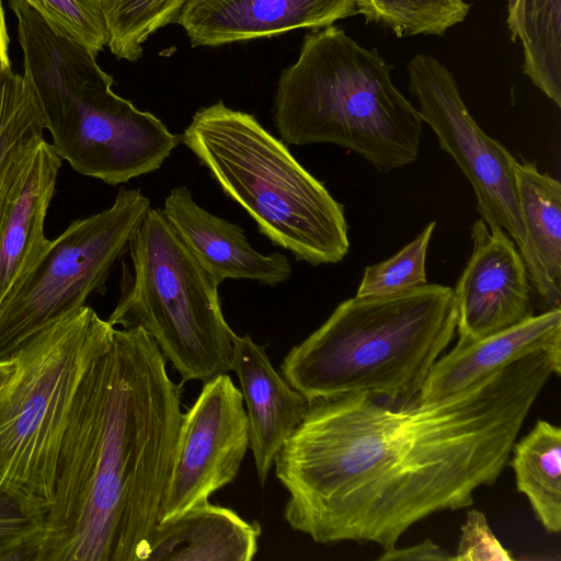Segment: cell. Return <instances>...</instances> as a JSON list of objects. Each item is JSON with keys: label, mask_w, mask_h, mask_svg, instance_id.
I'll list each match as a JSON object with an SVG mask.
<instances>
[{"label": "cell", "mask_w": 561, "mask_h": 561, "mask_svg": "<svg viewBox=\"0 0 561 561\" xmlns=\"http://www.w3.org/2000/svg\"><path fill=\"white\" fill-rule=\"evenodd\" d=\"M561 353L539 351L430 403L319 399L277 455L288 525L318 543L396 547L414 524L469 507L506 467Z\"/></svg>", "instance_id": "obj_1"}, {"label": "cell", "mask_w": 561, "mask_h": 561, "mask_svg": "<svg viewBox=\"0 0 561 561\" xmlns=\"http://www.w3.org/2000/svg\"><path fill=\"white\" fill-rule=\"evenodd\" d=\"M141 329H114L76 392L35 561H146L183 413Z\"/></svg>", "instance_id": "obj_2"}, {"label": "cell", "mask_w": 561, "mask_h": 561, "mask_svg": "<svg viewBox=\"0 0 561 561\" xmlns=\"http://www.w3.org/2000/svg\"><path fill=\"white\" fill-rule=\"evenodd\" d=\"M8 2L18 20L23 77L61 160L110 185L158 170L181 135L115 94L113 78L89 48L48 24L23 0Z\"/></svg>", "instance_id": "obj_3"}, {"label": "cell", "mask_w": 561, "mask_h": 561, "mask_svg": "<svg viewBox=\"0 0 561 561\" xmlns=\"http://www.w3.org/2000/svg\"><path fill=\"white\" fill-rule=\"evenodd\" d=\"M456 328L448 286L426 283L397 295L355 296L288 352L280 373L310 402L354 393L410 400Z\"/></svg>", "instance_id": "obj_4"}, {"label": "cell", "mask_w": 561, "mask_h": 561, "mask_svg": "<svg viewBox=\"0 0 561 561\" xmlns=\"http://www.w3.org/2000/svg\"><path fill=\"white\" fill-rule=\"evenodd\" d=\"M375 50L332 25L313 30L278 78L273 117L289 145L332 144L381 172L419 156L423 121Z\"/></svg>", "instance_id": "obj_5"}, {"label": "cell", "mask_w": 561, "mask_h": 561, "mask_svg": "<svg viewBox=\"0 0 561 561\" xmlns=\"http://www.w3.org/2000/svg\"><path fill=\"white\" fill-rule=\"evenodd\" d=\"M181 142L273 244L313 266L345 257L344 206L252 114L222 101L201 107Z\"/></svg>", "instance_id": "obj_6"}, {"label": "cell", "mask_w": 561, "mask_h": 561, "mask_svg": "<svg viewBox=\"0 0 561 561\" xmlns=\"http://www.w3.org/2000/svg\"><path fill=\"white\" fill-rule=\"evenodd\" d=\"M114 327L83 306L39 331L15 352L16 367L0 392V484L47 512L57 462L78 387L110 345Z\"/></svg>", "instance_id": "obj_7"}, {"label": "cell", "mask_w": 561, "mask_h": 561, "mask_svg": "<svg viewBox=\"0 0 561 561\" xmlns=\"http://www.w3.org/2000/svg\"><path fill=\"white\" fill-rule=\"evenodd\" d=\"M127 252L121 297L107 321L146 332L182 383L205 382L231 370L236 333L225 320L218 285L160 209L149 208Z\"/></svg>", "instance_id": "obj_8"}, {"label": "cell", "mask_w": 561, "mask_h": 561, "mask_svg": "<svg viewBox=\"0 0 561 561\" xmlns=\"http://www.w3.org/2000/svg\"><path fill=\"white\" fill-rule=\"evenodd\" d=\"M150 201L140 188H119L104 210L72 221L0 304V358L103 294L114 263L127 253Z\"/></svg>", "instance_id": "obj_9"}, {"label": "cell", "mask_w": 561, "mask_h": 561, "mask_svg": "<svg viewBox=\"0 0 561 561\" xmlns=\"http://www.w3.org/2000/svg\"><path fill=\"white\" fill-rule=\"evenodd\" d=\"M408 73L409 91L417 101L423 123L469 181L481 219L489 227H501L513 239L538 295L549 308L560 307V285L549 277L527 238L517 195V160L472 118L456 79L440 61L417 54L410 60Z\"/></svg>", "instance_id": "obj_10"}, {"label": "cell", "mask_w": 561, "mask_h": 561, "mask_svg": "<svg viewBox=\"0 0 561 561\" xmlns=\"http://www.w3.org/2000/svg\"><path fill=\"white\" fill-rule=\"evenodd\" d=\"M241 390L229 375L204 382L183 413L160 522L171 519L232 482L249 448Z\"/></svg>", "instance_id": "obj_11"}, {"label": "cell", "mask_w": 561, "mask_h": 561, "mask_svg": "<svg viewBox=\"0 0 561 561\" xmlns=\"http://www.w3.org/2000/svg\"><path fill=\"white\" fill-rule=\"evenodd\" d=\"M472 251L456 284L457 344H466L513 327L531 316L529 275L511 237L477 219Z\"/></svg>", "instance_id": "obj_12"}, {"label": "cell", "mask_w": 561, "mask_h": 561, "mask_svg": "<svg viewBox=\"0 0 561 561\" xmlns=\"http://www.w3.org/2000/svg\"><path fill=\"white\" fill-rule=\"evenodd\" d=\"M357 14L356 0H187L176 23L193 47L318 30Z\"/></svg>", "instance_id": "obj_13"}, {"label": "cell", "mask_w": 561, "mask_h": 561, "mask_svg": "<svg viewBox=\"0 0 561 561\" xmlns=\"http://www.w3.org/2000/svg\"><path fill=\"white\" fill-rule=\"evenodd\" d=\"M61 158L42 139L0 187V304L49 243L44 224Z\"/></svg>", "instance_id": "obj_14"}, {"label": "cell", "mask_w": 561, "mask_h": 561, "mask_svg": "<svg viewBox=\"0 0 561 561\" xmlns=\"http://www.w3.org/2000/svg\"><path fill=\"white\" fill-rule=\"evenodd\" d=\"M160 210L218 286L229 278L277 286L290 277L293 268L286 255L260 253L240 226L201 207L185 185L172 188Z\"/></svg>", "instance_id": "obj_15"}, {"label": "cell", "mask_w": 561, "mask_h": 561, "mask_svg": "<svg viewBox=\"0 0 561 561\" xmlns=\"http://www.w3.org/2000/svg\"><path fill=\"white\" fill-rule=\"evenodd\" d=\"M231 369L240 382L252 450L261 485L275 459L305 419L310 401L272 365L265 345L248 334L233 339Z\"/></svg>", "instance_id": "obj_16"}, {"label": "cell", "mask_w": 561, "mask_h": 561, "mask_svg": "<svg viewBox=\"0 0 561 561\" xmlns=\"http://www.w3.org/2000/svg\"><path fill=\"white\" fill-rule=\"evenodd\" d=\"M539 351L561 353L560 307L549 308L477 341L456 344L434 363L412 402L445 399Z\"/></svg>", "instance_id": "obj_17"}, {"label": "cell", "mask_w": 561, "mask_h": 561, "mask_svg": "<svg viewBox=\"0 0 561 561\" xmlns=\"http://www.w3.org/2000/svg\"><path fill=\"white\" fill-rule=\"evenodd\" d=\"M260 536L259 522L205 501L158 524L146 561H250Z\"/></svg>", "instance_id": "obj_18"}, {"label": "cell", "mask_w": 561, "mask_h": 561, "mask_svg": "<svg viewBox=\"0 0 561 561\" xmlns=\"http://www.w3.org/2000/svg\"><path fill=\"white\" fill-rule=\"evenodd\" d=\"M507 465L514 471L518 492L529 501L547 533L561 531V428L538 420L530 432L513 445Z\"/></svg>", "instance_id": "obj_19"}, {"label": "cell", "mask_w": 561, "mask_h": 561, "mask_svg": "<svg viewBox=\"0 0 561 561\" xmlns=\"http://www.w3.org/2000/svg\"><path fill=\"white\" fill-rule=\"evenodd\" d=\"M508 28L519 39L524 72L561 106V0H508Z\"/></svg>", "instance_id": "obj_20"}, {"label": "cell", "mask_w": 561, "mask_h": 561, "mask_svg": "<svg viewBox=\"0 0 561 561\" xmlns=\"http://www.w3.org/2000/svg\"><path fill=\"white\" fill-rule=\"evenodd\" d=\"M517 195L528 241L549 277L561 278V184L534 162L515 165Z\"/></svg>", "instance_id": "obj_21"}, {"label": "cell", "mask_w": 561, "mask_h": 561, "mask_svg": "<svg viewBox=\"0 0 561 561\" xmlns=\"http://www.w3.org/2000/svg\"><path fill=\"white\" fill-rule=\"evenodd\" d=\"M187 0H101L111 53L135 62L142 44L158 30L176 23Z\"/></svg>", "instance_id": "obj_22"}, {"label": "cell", "mask_w": 561, "mask_h": 561, "mask_svg": "<svg viewBox=\"0 0 561 561\" xmlns=\"http://www.w3.org/2000/svg\"><path fill=\"white\" fill-rule=\"evenodd\" d=\"M469 9L465 0H356L357 14L397 36L442 35Z\"/></svg>", "instance_id": "obj_23"}, {"label": "cell", "mask_w": 561, "mask_h": 561, "mask_svg": "<svg viewBox=\"0 0 561 561\" xmlns=\"http://www.w3.org/2000/svg\"><path fill=\"white\" fill-rule=\"evenodd\" d=\"M44 129L24 77L9 71L0 81V187L16 162L44 139Z\"/></svg>", "instance_id": "obj_24"}, {"label": "cell", "mask_w": 561, "mask_h": 561, "mask_svg": "<svg viewBox=\"0 0 561 561\" xmlns=\"http://www.w3.org/2000/svg\"><path fill=\"white\" fill-rule=\"evenodd\" d=\"M435 221L393 256L365 268L357 297L397 295L426 284L425 260Z\"/></svg>", "instance_id": "obj_25"}, {"label": "cell", "mask_w": 561, "mask_h": 561, "mask_svg": "<svg viewBox=\"0 0 561 561\" xmlns=\"http://www.w3.org/2000/svg\"><path fill=\"white\" fill-rule=\"evenodd\" d=\"M48 24L89 48L95 56L108 42L101 0H23Z\"/></svg>", "instance_id": "obj_26"}, {"label": "cell", "mask_w": 561, "mask_h": 561, "mask_svg": "<svg viewBox=\"0 0 561 561\" xmlns=\"http://www.w3.org/2000/svg\"><path fill=\"white\" fill-rule=\"evenodd\" d=\"M45 514L0 484V561L36 560Z\"/></svg>", "instance_id": "obj_27"}, {"label": "cell", "mask_w": 561, "mask_h": 561, "mask_svg": "<svg viewBox=\"0 0 561 561\" xmlns=\"http://www.w3.org/2000/svg\"><path fill=\"white\" fill-rule=\"evenodd\" d=\"M511 552L505 549L493 534L483 512L471 508L467 512L461 526L456 554L453 561H512Z\"/></svg>", "instance_id": "obj_28"}, {"label": "cell", "mask_w": 561, "mask_h": 561, "mask_svg": "<svg viewBox=\"0 0 561 561\" xmlns=\"http://www.w3.org/2000/svg\"><path fill=\"white\" fill-rule=\"evenodd\" d=\"M379 561H453V554L440 546L425 539L422 542L407 548H391L385 550Z\"/></svg>", "instance_id": "obj_29"}, {"label": "cell", "mask_w": 561, "mask_h": 561, "mask_svg": "<svg viewBox=\"0 0 561 561\" xmlns=\"http://www.w3.org/2000/svg\"><path fill=\"white\" fill-rule=\"evenodd\" d=\"M10 38L7 31L5 15L0 0V81L12 70L9 57Z\"/></svg>", "instance_id": "obj_30"}, {"label": "cell", "mask_w": 561, "mask_h": 561, "mask_svg": "<svg viewBox=\"0 0 561 561\" xmlns=\"http://www.w3.org/2000/svg\"><path fill=\"white\" fill-rule=\"evenodd\" d=\"M16 358L14 355L0 358V392L15 371Z\"/></svg>", "instance_id": "obj_31"}]
</instances>
